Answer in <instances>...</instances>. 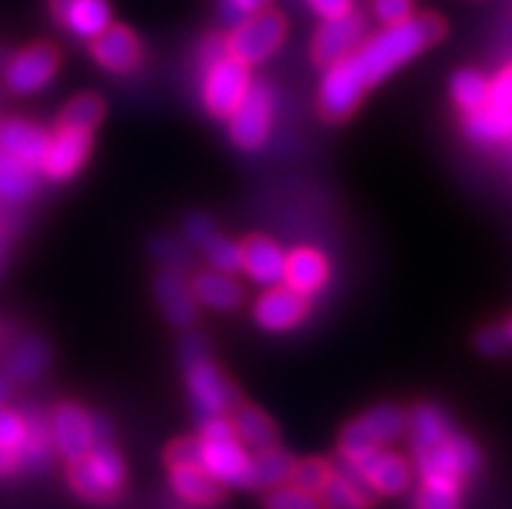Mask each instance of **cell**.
I'll list each match as a JSON object with an SVG mask.
<instances>
[{
	"mask_svg": "<svg viewBox=\"0 0 512 509\" xmlns=\"http://www.w3.org/2000/svg\"><path fill=\"white\" fill-rule=\"evenodd\" d=\"M294 468L292 455L281 450L279 445L268 447V450H258L250 460V473H247L245 489L250 491H266L279 489L281 484L289 481Z\"/></svg>",
	"mask_w": 512,
	"mask_h": 509,
	"instance_id": "25",
	"label": "cell"
},
{
	"mask_svg": "<svg viewBox=\"0 0 512 509\" xmlns=\"http://www.w3.org/2000/svg\"><path fill=\"white\" fill-rule=\"evenodd\" d=\"M149 250H151V255H154V258L162 263V268L182 271V268L188 265V252H185V247H182L177 239L156 237V239H151Z\"/></svg>",
	"mask_w": 512,
	"mask_h": 509,
	"instance_id": "39",
	"label": "cell"
},
{
	"mask_svg": "<svg viewBox=\"0 0 512 509\" xmlns=\"http://www.w3.org/2000/svg\"><path fill=\"white\" fill-rule=\"evenodd\" d=\"M359 468L377 497H398L411 486V465L396 452H375Z\"/></svg>",
	"mask_w": 512,
	"mask_h": 509,
	"instance_id": "22",
	"label": "cell"
},
{
	"mask_svg": "<svg viewBox=\"0 0 512 509\" xmlns=\"http://www.w3.org/2000/svg\"><path fill=\"white\" fill-rule=\"evenodd\" d=\"M37 185L39 180L34 169L24 167V164L0 151V200L19 206V203L34 198Z\"/></svg>",
	"mask_w": 512,
	"mask_h": 509,
	"instance_id": "30",
	"label": "cell"
},
{
	"mask_svg": "<svg viewBox=\"0 0 512 509\" xmlns=\"http://www.w3.org/2000/svg\"><path fill=\"white\" fill-rule=\"evenodd\" d=\"M307 3L323 21L341 19V16L351 13V0H307Z\"/></svg>",
	"mask_w": 512,
	"mask_h": 509,
	"instance_id": "45",
	"label": "cell"
},
{
	"mask_svg": "<svg viewBox=\"0 0 512 509\" xmlns=\"http://www.w3.org/2000/svg\"><path fill=\"white\" fill-rule=\"evenodd\" d=\"M0 63H3V55H0Z\"/></svg>",
	"mask_w": 512,
	"mask_h": 509,
	"instance_id": "51",
	"label": "cell"
},
{
	"mask_svg": "<svg viewBox=\"0 0 512 509\" xmlns=\"http://www.w3.org/2000/svg\"><path fill=\"white\" fill-rule=\"evenodd\" d=\"M58 65L60 52L47 42H39V45L24 47L8 60L3 68V81H6L8 91L19 94V97H29L50 84L58 73Z\"/></svg>",
	"mask_w": 512,
	"mask_h": 509,
	"instance_id": "11",
	"label": "cell"
},
{
	"mask_svg": "<svg viewBox=\"0 0 512 509\" xmlns=\"http://www.w3.org/2000/svg\"><path fill=\"white\" fill-rule=\"evenodd\" d=\"M276 99L266 81H253L240 107L229 115V138L240 151H258L271 136Z\"/></svg>",
	"mask_w": 512,
	"mask_h": 509,
	"instance_id": "9",
	"label": "cell"
},
{
	"mask_svg": "<svg viewBox=\"0 0 512 509\" xmlns=\"http://www.w3.org/2000/svg\"><path fill=\"white\" fill-rule=\"evenodd\" d=\"M195 302L216 312H234L245 299L242 286L232 276L219 271H203L190 281Z\"/></svg>",
	"mask_w": 512,
	"mask_h": 509,
	"instance_id": "23",
	"label": "cell"
},
{
	"mask_svg": "<svg viewBox=\"0 0 512 509\" xmlns=\"http://www.w3.org/2000/svg\"><path fill=\"white\" fill-rule=\"evenodd\" d=\"M320 504H323V509H370V504L364 502L344 478H338L336 471H333L328 486L320 491Z\"/></svg>",
	"mask_w": 512,
	"mask_h": 509,
	"instance_id": "36",
	"label": "cell"
},
{
	"mask_svg": "<svg viewBox=\"0 0 512 509\" xmlns=\"http://www.w3.org/2000/svg\"><path fill=\"white\" fill-rule=\"evenodd\" d=\"M406 432L411 439V450H424V447H432L442 439H448L453 434V426H450L448 413L442 408L432 406V403H419V406L411 408Z\"/></svg>",
	"mask_w": 512,
	"mask_h": 509,
	"instance_id": "27",
	"label": "cell"
},
{
	"mask_svg": "<svg viewBox=\"0 0 512 509\" xmlns=\"http://www.w3.org/2000/svg\"><path fill=\"white\" fill-rule=\"evenodd\" d=\"M154 297L159 310H162L164 320L172 328L188 330L198 323L201 310L193 297V289L185 281L182 271H172V268H162L159 276L154 278Z\"/></svg>",
	"mask_w": 512,
	"mask_h": 509,
	"instance_id": "13",
	"label": "cell"
},
{
	"mask_svg": "<svg viewBox=\"0 0 512 509\" xmlns=\"http://www.w3.org/2000/svg\"><path fill=\"white\" fill-rule=\"evenodd\" d=\"M26 419V416H24ZM52 450H55V442H52V432L47 429V424L42 419H26V434L24 442L16 452H19V465L29 473L45 471L52 460Z\"/></svg>",
	"mask_w": 512,
	"mask_h": 509,
	"instance_id": "29",
	"label": "cell"
},
{
	"mask_svg": "<svg viewBox=\"0 0 512 509\" xmlns=\"http://www.w3.org/2000/svg\"><path fill=\"white\" fill-rule=\"evenodd\" d=\"M89 52L110 73H133L143 60L141 42L123 24H110L97 39H91Z\"/></svg>",
	"mask_w": 512,
	"mask_h": 509,
	"instance_id": "18",
	"label": "cell"
},
{
	"mask_svg": "<svg viewBox=\"0 0 512 509\" xmlns=\"http://www.w3.org/2000/svg\"><path fill=\"white\" fill-rule=\"evenodd\" d=\"M52 19L76 39H97L112 24L107 0H50Z\"/></svg>",
	"mask_w": 512,
	"mask_h": 509,
	"instance_id": "17",
	"label": "cell"
},
{
	"mask_svg": "<svg viewBox=\"0 0 512 509\" xmlns=\"http://www.w3.org/2000/svg\"><path fill=\"white\" fill-rule=\"evenodd\" d=\"M463 136L474 143H502L512 138V110H502L497 104H484L481 110L463 115Z\"/></svg>",
	"mask_w": 512,
	"mask_h": 509,
	"instance_id": "24",
	"label": "cell"
},
{
	"mask_svg": "<svg viewBox=\"0 0 512 509\" xmlns=\"http://www.w3.org/2000/svg\"><path fill=\"white\" fill-rule=\"evenodd\" d=\"M328 273H331V265L325 255L312 247H297L286 255L284 281L289 289L302 297H312V294L323 291V286L328 284Z\"/></svg>",
	"mask_w": 512,
	"mask_h": 509,
	"instance_id": "20",
	"label": "cell"
},
{
	"mask_svg": "<svg viewBox=\"0 0 512 509\" xmlns=\"http://www.w3.org/2000/svg\"><path fill=\"white\" fill-rule=\"evenodd\" d=\"M198 442H201L203 468L219 484L245 489L253 455H247L245 447H242L240 437L234 432L232 419H227V416H214V419L201 421Z\"/></svg>",
	"mask_w": 512,
	"mask_h": 509,
	"instance_id": "4",
	"label": "cell"
},
{
	"mask_svg": "<svg viewBox=\"0 0 512 509\" xmlns=\"http://www.w3.org/2000/svg\"><path fill=\"white\" fill-rule=\"evenodd\" d=\"M50 364V348L39 338H26L13 348L6 359V377L8 380L32 382L45 372Z\"/></svg>",
	"mask_w": 512,
	"mask_h": 509,
	"instance_id": "28",
	"label": "cell"
},
{
	"mask_svg": "<svg viewBox=\"0 0 512 509\" xmlns=\"http://www.w3.org/2000/svg\"><path fill=\"white\" fill-rule=\"evenodd\" d=\"M169 481L180 499L195 507H216L227 497L224 484H219L203 465H172L169 468Z\"/></svg>",
	"mask_w": 512,
	"mask_h": 509,
	"instance_id": "21",
	"label": "cell"
},
{
	"mask_svg": "<svg viewBox=\"0 0 512 509\" xmlns=\"http://www.w3.org/2000/svg\"><path fill=\"white\" fill-rule=\"evenodd\" d=\"M50 432L52 442H55V450H58L68 463L84 458L86 452L97 445V442L112 439L110 421L102 419V416H91L89 411H84V408L76 406V403H60V406L52 411Z\"/></svg>",
	"mask_w": 512,
	"mask_h": 509,
	"instance_id": "7",
	"label": "cell"
},
{
	"mask_svg": "<svg viewBox=\"0 0 512 509\" xmlns=\"http://www.w3.org/2000/svg\"><path fill=\"white\" fill-rule=\"evenodd\" d=\"M489 102L502 107V110H512V65L494 81H489Z\"/></svg>",
	"mask_w": 512,
	"mask_h": 509,
	"instance_id": "44",
	"label": "cell"
},
{
	"mask_svg": "<svg viewBox=\"0 0 512 509\" xmlns=\"http://www.w3.org/2000/svg\"><path fill=\"white\" fill-rule=\"evenodd\" d=\"M26 434V419L21 413L0 403V450H19Z\"/></svg>",
	"mask_w": 512,
	"mask_h": 509,
	"instance_id": "38",
	"label": "cell"
},
{
	"mask_svg": "<svg viewBox=\"0 0 512 509\" xmlns=\"http://www.w3.org/2000/svg\"><path fill=\"white\" fill-rule=\"evenodd\" d=\"M502 328H505L507 338H510V343H512V315H510V317H507V320H505V325H502Z\"/></svg>",
	"mask_w": 512,
	"mask_h": 509,
	"instance_id": "49",
	"label": "cell"
},
{
	"mask_svg": "<svg viewBox=\"0 0 512 509\" xmlns=\"http://www.w3.org/2000/svg\"><path fill=\"white\" fill-rule=\"evenodd\" d=\"M8 395H11V380L0 374V403H6Z\"/></svg>",
	"mask_w": 512,
	"mask_h": 509,
	"instance_id": "48",
	"label": "cell"
},
{
	"mask_svg": "<svg viewBox=\"0 0 512 509\" xmlns=\"http://www.w3.org/2000/svg\"><path fill=\"white\" fill-rule=\"evenodd\" d=\"M450 97L463 115L481 110L484 104H489V81L481 73L463 68L450 81Z\"/></svg>",
	"mask_w": 512,
	"mask_h": 509,
	"instance_id": "31",
	"label": "cell"
},
{
	"mask_svg": "<svg viewBox=\"0 0 512 509\" xmlns=\"http://www.w3.org/2000/svg\"><path fill=\"white\" fill-rule=\"evenodd\" d=\"M227 52H229L227 50V37H224V34H219V32L208 34V37L203 39V45H201V68H203V65H208V63H214V60L224 58Z\"/></svg>",
	"mask_w": 512,
	"mask_h": 509,
	"instance_id": "46",
	"label": "cell"
},
{
	"mask_svg": "<svg viewBox=\"0 0 512 509\" xmlns=\"http://www.w3.org/2000/svg\"><path fill=\"white\" fill-rule=\"evenodd\" d=\"M286 37V21L276 11H258L253 16L234 24L227 37V50L234 60H240L245 68L263 63L279 50Z\"/></svg>",
	"mask_w": 512,
	"mask_h": 509,
	"instance_id": "8",
	"label": "cell"
},
{
	"mask_svg": "<svg viewBox=\"0 0 512 509\" xmlns=\"http://www.w3.org/2000/svg\"><path fill=\"white\" fill-rule=\"evenodd\" d=\"M461 489L450 481H422L414 509H461Z\"/></svg>",
	"mask_w": 512,
	"mask_h": 509,
	"instance_id": "35",
	"label": "cell"
},
{
	"mask_svg": "<svg viewBox=\"0 0 512 509\" xmlns=\"http://www.w3.org/2000/svg\"><path fill=\"white\" fill-rule=\"evenodd\" d=\"M372 11L383 26H396L414 16V0H372Z\"/></svg>",
	"mask_w": 512,
	"mask_h": 509,
	"instance_id": "41",
	"label": "cell"
},
{
	"mask_svg": "<svg viewBox=\"0 0 512 509\" xmlns=\"http://www.w3.org/2000/svg\"><path fill=\"white\" fill-rule=\"evenodd\" d=\"M250 76H247V68L234 60L232 55H224V58L214 60L201 68V97L206 104L208 115L224 120L232 115L240 102L245 99L247 89H250Z\"/></svg>",
	"mask_w": 512,
	"mask_h": 509,
	"instance_id": "10",
	"label": "cell"
},
{
	"mask_svg": "<svg viewBox=\"0 0 512 509\" xmlns=\"http://www.w3.org/2000/svg\"><path fill=\"white\" fill-rule=\"evenodd\" d=\"M182 369H185V382L193 400V408L198 419H214V416H227L240 406L242 398L237 387L229 382V377L216 367L206 351V343L201 336H188L180 346Z\"/></svg>",
	"mask_w": 512,
	"mask_h": 509,
	"instance_id": "2",
	"label": "cell"
},
{
	"mask_svg": "<svg viewBox=\"0 0 512 509\" xmlns=\"http://www.w3.org/2000/svg\"><path fill=\"white\" fill-rule=\"evenodd\" d=\"M409 416L396 406H377L351 421L338 439V455L349 463L362 465L385 445L396 442L406 434Z\"/></svg>",
	"mask_w": 512,
	"mask_h": 509,
	"instance_id": "5",
	"label": "cell"
},
{
	"mask_svg": "<svg viewBox=\"0 0 512 509\" xmlns=\"http://www.w3.org/2000/svg\"><path fill=\"white\" fill-rule=\"evenodd\" d=\"M310 312V299L292 291L289 286H271L255 302V323L268 333H286L297 328Z\"/></svg>",
	"mask_w": 512,
	"mask_h": 509,
	"instance_id": "15",
	"label": "cell"
},
{
	"mask_svg": "<svg viewBox=\"0 0 512 509\" xmlns=\"http://www.w3.org/2000/svg\"><path fill=\"white\" fill-rule=\"evenodd\" d=\"M510 348L512 343L502 325H489V328H481L476 333V351L489 356V359H500V356L510 354Z\"/></svg>",
	"mask_w": 512,
	"mask_h": 509,
	"instance_id": "40",
	"label": "cell"
},
{
	"mask_svg": "<svg viewBox=\"0 0 512 509\" xmlns=\"http://www.w3.org/2000/svg\"><path fill=\"white\" fill-rule=\"evenodd\" d=\"M201 252L206 255L208 265L219 273H240L242 271V245H237L234 239L224 237V234L216 232L214 237L208 239L206 245L201 247Z\"/></svg>",
	"mask_w": 512,
	"mask_h": 509,
	"instance_id": "34",
	"label": "cell"
},
{
	"mask_svg": "<svg viewBox=\"0 0 512 509\" xmlns=\"http://www.w3.org/2000/svg\"><path fill=\"white\" fill-rule=\"evenodd\" d=\"M19 452L16 450H0V478H8L11 473L19 471Z\"/></svg>",
	"mask_w": 512,
	"mask_h": 509,
	"instance_id": "47",
	"label": "cell"
},
{
	"mask_svg": "<svg viewBox=\"0 0 512 509\" xmlns=\"http://www.w3.org/2000/svg\"><path fill=\"white\" fill-rule=\"evenodd\" d=\"M50 141L52 138L42 125H34L21 117H8L0 123V151L34 172H39L45 164Z\"/></svg>",
	"mask_w": 512,
	"mask_h": 509,
	"instance_id": "16",
	"label": "cell"
},
{
	"mask_svg": "<svg viewBox=\"0 0 512 509\" xmlns=\"http://www.w3.org/2000/svg\"><path fill=\"white\" fill-rule=\"evenodd\" d=\"M232 424L240 442L253 447L255 452L279 445V429L271 421V416L260 411V408L250 406V403H240V406L234 408Z\"/></svg>",
	"mask_w": 512,
	"mask_h": 509,
	"instance_id": "26",
	"label": "cell"
},
{
	"mask_svg": "<svg viewBox=\"0 0 512 509\" xmlns=\"http://www.w3.org/2000/svg\"><path fill=\"white\" fill-rule=\"evenodd\" d=\"M266 509H323L320 499L315 494H307V491H299L294 486H279V489H271V494L266 497Z\"/></svg>",
	"mask_w": 512,
	"mask_h": 509,
	"instance_id": "37",
	"label": "cell"
},
{
	"mask_svg": "<svg viewBox=\"0 0 512 509\" xmlns=\"http://www.w3.org/2000/svg\"><path fill=\"white\" fill-rule=\"evenodd\" d=\"M364 32H367V21L357 11L346 13L341 19L325 21L315 34V42H312V60L328 71L331 65L349 58L351 52L362 45Z\"/></svg>",
	"mask_w": 512,
	"mask_h": 509,
	"instance_id": "12",
	"label": "cell"
},
{
	"mask_svg": "<svg viewBox=\"0 0 512 509\" xmlns=\"http://www.w3.org/2000/svg\"><path fill=\"white\" fill-rule=\"evenodd\" d=\"M414 463L422 481L463 484L466 478L479 473L481 452L474 445V439H468L466 434L453 432L448 439L437 442V445L414 450Z\"/></svg>",
	"mask_w": 512,
	"mask_h": 509,
	"instance_id": "6",
	"label": "cell"
},
{
	"mask_svg": "<svg viewBox=\"0 0 512 509\" xmlns=\"http://www.w3.org/2000/svg\"><path fill=\"white\" fill-rule=\"evenodd\" d=\"M445 32L448 26L440 16L422 13V16H411L403 24L385 26L383 32L364 39L349 58L325 71L318 94L320 117L328 123L349 120L362 104L367 89L385 81L390 73H396L419 52L437 45Z\"/></svg>",
	"mask_w": 512,
	"mask_h": 509,
	"instance_id": "1",
	"label": "cell"
},
{
	"mask_svg": "<svg viewBox=\"0 0 512 509\" xmlns=\"http://www.w3.org/2000/svg\"><path fill=\"white\" fill-rule=\"evenodd\" d=\"M3 338H6V325L0 323V343H3Z\"/></svg>",
	"mask_w": 512,
	"mask_h": 509,
	"instance_id": "50",
	"label": "cell"
},
{
	"mask_svg": "<svg viewBox=\"0 0 512 509\" xmlns=\"http://www.w3.org/2000/svg\"><path fill=\"white\" fill-rule=\"evenodd\" d=\"M91 146H94V133L91 130L58 128L55 138L50 141V149H47L42 172L55 182L71 180L81 172V167L89 159Z\"/></svg>",
	"mask_w": 512,
	"mask_h": 509,
	"instance_id": "14",
	"label": "cell"
},
{
	"mask_svg": "<svg viewBox=\"0 0 512 509\" xmlns=\"http://www.w3.org/2000/svg\"><path fill=\"white\" fill-rule=\"evenodd\" d=\"M68 484L73 494L89 504H112L120 499L125 489V463L112 439L97 442L84 458L68 463Z\"/></svg>",
	"mask_w": 512,
	"mask_h": 509,
	"instance_id": "3",
	"label": "cell"
},
{
	"mask_svg": "<svg viewBox=\"0 0 512 509\" xmlns=\"http://www.w3.org/2000/svg\"><path fill=\"white\" fill-rule=\"evenodd\" d=\"M104 117V99L97 94H81V97L71 99L65 104L63 115L58 120V128H73V130H97Z\"/></svg>",
	"mask_w": 512,
	"mask_h": 509,
	"instance_id": "32",
	"label": "cell"
},
{
	"mask_svg": "<svg viewBox=\"0 0 512 509\" xmlns=\"http://www.w3.org/2000/svg\"><path fill=\"white\" fill-rule=\"evenodd\" d=\"M164 460H167L169 468H172V465H203L201 442H198V437L175 439V442L167 447V452H164Z\"/></svg>",
	"mask_w": 512,
	"mask_h": 509,
	"instance_id": "42",
	"label": "cell"
},
{
	"mask_svg": "<svg viewBox=\"0 0 512 509\" xmlns=\"http://www.w3.org/2000/svg\"><path fill=\"white\" fill-rule=\"evenodd\" d=\"M242 271L253 278L255 284L279 286L286 273V252L268 237H247L242 242Z\"/></svg>",
	"mask_w": 512,
	"mask_h": 509,
	"instance_id": "19",
	"label": "cell"
},
{
	"mask_svg": "<svg viewBox=\"0 0 512 509\" xmlns=\"http://www.w3.org/2000/svg\"><path fill=\"white\" fill-rule=\"evenodd\" d=\"M333 478V465L323 458H307L294 463L292 476H289V484L299 491H307V494H315L320 497V491L328 486V481Z\"/></svg>",
	"mask_w": 512,
	"mask_h": 509,
	"instance_id": "33",
	"label": "cell"
},
{
	"mask_svg": "<svg viewBox=\"0 0 512 509\" xmlns=\"http://www.w3.org/2000/svg\"><path fill=\"white\" fill-rule=\"evenodd\" d=\"M182 234H185V239H188L190 245L201 250L208 239L216 234V224L211 216H206V213H193V216H188L185 224H182Z\"/></svg>",
	"mask_w": 512,
	"mask_h": 509,
	"instance_id": "43",
	"label": "cell"
}]
</instances>
